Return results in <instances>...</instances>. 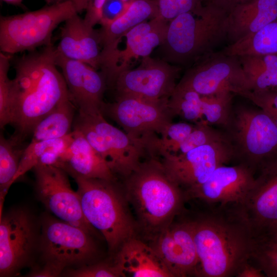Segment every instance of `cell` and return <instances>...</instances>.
Instances as JSON below:
<instances>
[{"mask_svg": "<svg viewBox=\"0 0 277 277\" xmlns=\"http://www.w3.org/2000/svg\"><path fill=\"white\" fill-rule=\"evenodd\" d=\"M198 219L188 221L199 259L196 274L205 277L236 276L248 261L255 241L234 207H209Z\"/></svg>", "mask_w": 277, "mask_h": 277, "instance_id": "6da1fadb", "label": "cell"}, {"mask_svg": "<svg viewBox=\"0 0 277 277\" xmlns=\"http://www.w3.org/2000/svg\"><path fill=\"white\" fill-rule=\"evenodd\" d=\"M55 47L44 46L15 59L12 80L14 109L13 124L21 140L56 106L70 98L62 72L55 63Z\"/></svg>", "mask_w": 277, "mask_h": 277, "instance_id": "7a4b0ae2", "label": "cell"}, {"mask_svg": "<svg viewBox=\"0 0 277 277\" xmlns=\"http://www.w3.org/2000/svg\"><path fill=\"white\" fill-rule=\"evenodd\" d=\"M226 11L203 4L192 11L169 21L164 42L159 46L160 58L181 66L193 65L227 37Z\"/></svg>", "mask_w": 277, "mask_h": 277, "instance_id": "3957f363", "label": "cell"}, {"mask_svg": "<svg viewBox=\"0 0 277 277\" xmlns=\"http://www.w3.org/2000/svg\"><path fill=\"white\" fill-rule=\"evenodd\" d=\"M83 215L88 223L105 238L109 250H119L133 238L134 225L115 181L73 177Z\"/></svg>", "mask_w": 277, "mask_h": 277, "instance_id": "277c9868", "label": "cell"}, {"mask_svg": "<svg viewBox=\"0 0 277 277\" xmlns=\"http://www.w3.org/2000/svg\"><path fill=\"white\" fill-rule=\"evenodd\" d=\"M89 0H67L37 10L0 18V48L12 55L51 44L55 29L71 16L86 10Z\"/></svg>", "mask_w": 277, "mask_h": 277, "instance_id": "5b68a950", "label": "cell"}, {"mask_svg": "<svg viewBox=\"0 0 277 277\" xmlns=\"http://www.w3.org/2000/svg\"><path fill=\"white\" fill-rule=\"evenodd\" d=\"M126 185L142 222L152 229L169 220L180 208L185 196L155 157L142 162L127 177Z\"/></svg>", "mask_w": 277, "mask_h": 277, "instance_id": "8992f818", "label": "cell"}, {"mask_svg": "<svg viewBox=\"0 0 277 277\" xmlns=\"http://www.w3.org/2000/svg\"><path fill=\"white\" fill-rule=\"evenodd\" d=\"M81 132L108 163L116 174L127 177L141 165L147 153L141 140L108 123L102 113L75 116L72 130Z\"/></svg>", "mask_w": 277, "mask_h": 277, "instance_id": "52a82bcc", "label": "cell"}, {"mask_svg": "<svg viewBox=\"0 0 277 277\" xmlns=\"http://www.w3.org/2000/svg\"><path fill=\"white\" fill-rule=\"evenodd\" d=\"M41 236L40 220L27 208L16 207L1 212L0 276L17 274L33 265Z\"/></svg>", "mask_w": 277, "mask_h": 277, "instance_id": "ba28073f", "label": "cell"}, {"mask_svg": "<svg viewBox=\"0 0 277 277\" xmlns=\"http://www.w3.org/2000/svg\"><path fill=\"white\" fill-rule=\"evenodd\" d=\"M40 223L38 254L42 263H54L66 269L91 264L97 249L90 233L50 213L44 214Z\"/></svg>", "mask_w": 277, "mask_h": 277, "instance_id": "9c48e42d", "label": "cell"}, {"mask_svg": "<svg viewBox=\"0 0 277 277\" xmlns=\"http://www.w3.org/2000/svg\"><path fill=\"white\" fill-rule=\"evenodd\" d=\"M176 87L192 90L202 95L225 91L239 95L250 90L239 57L222 51L211 52L194 63Z\"/></svg>", "mask_w": 277, "mask_h": 277, "instance_id": "30bf717a", "label": "cell"}, {"mask_svg": "<svg viewBox=\"0 0 277 277\" xmlns=\"http://www.w3.org/2000/svg\"><path fill=\"white\" fill-rule=\"evenodd\" d=\"M227 126L244 163L253 169L277 157V126L263 110L241 107Z\"/></svg>", "mask_w": 277, "mask_h": 277, "instance_id": "8fae6325", "label": "cell"}, {"mask_svg": "<svg viewBox=\"0 0 277 277\" xmlns=\"http://www.w3.org/2000/svg\"><path fill=\"white\" fill-rule=\"evenodd\" d=\"M181 67L160 58H142L136 68L117 74L108 85L115 92V98L131 96L145 100H168L173 92Z\"/></svg>", "mask_w": 277, "mask_h": 277, "instance_id": "7c38bea8", "label": "cell"}, {"mask_svg": "<svg viewBox=\"0 0 277 277\" xmlns=\"http://www.w3.org/2000/svg\"><path fill=\"white\" fill-rule=\"evenodd\" d=\"M236 155L230 140L197 147L180 155L166 154L160 161L168 177L184 193L205 182L220 166Z\"/></svg>", "mask_w": 277, "mask_h": 277, "instance_id": "4fadbf2b", "label": "cell"}, {"mask_svg": "<svg viewBox=\"0 0 277 277\" xmlns=\"http://www.w3.org/2000/svg\"><path fill=\"white\" fill-rule=\"evenodd\" d=\"M168 100L152 101L131 96L104 102L102 113L120 125L132 138L142 140L153 134L161 135L173 117Z\"/></svg>", "mask_w": 277, "mask_h": 277, "instance_id": "5bb4252c", "label": "cell"}, {"mask_svg": "<svg viewBox=\"0 0 277 277\" xmlns=\"http://www.w3.org/2000/svg\"><path fill=\"white\" fill-rule=\"evenodd\" d=\"M32 170L37 196L48 212L91 234L94 229L83 215L78 194L72 189L68 174L62 168L52 165H36Z\"/></svg>", "mask_w": 277, "mask_h": 277, "instance_id": "9a60e30c", "label": "cell"}, {"mask_svg": "<svg viewBox=\"0 0 277 277\" xmlns=\"http://www.w3.org/2000/svg\"><path fill=\"white\" fill-rule=\"evenodd\" d=\"M260 170L244 201L234 207L255 241L277 224V157L264 163Z\"/></svg>", "mask_w": 277, "mask_h": 277, "instance_id": "2e32d148", "label": "cell"}, {"mask_svg": "<svg viewBox=\"0 0 277 277\" xmlns=\"http://www.w3.org/2000/svg\"><path fill=\"white\" fill-rule=\"evenodd\" d=\"M254 170L245 163L218 167L207 180L184 193L209 207H229L241 204L254 186Z\"/></svg>", "mask_w": 277, "mask_h": 277, "instance_id": "e0dca14e", "label": "cell"}, {"mask_svg": "<svg viewBox=\"0 0 277 277\" xmlns=\"http://www.w3.org/2000/svg\"><path fill=\"white\" fill-rule=\"evenodd\" d=\"M55 60L66 83L70 98L78 112L86 114L102 113L107 86L105 74L86 63L68 58L56 51Z\"/></svg>", "mask_w": 277, "mask_h": 277, "instance_id": "ac0fdd59", "label": "cell"}, {"mask_svg": "<svg viewBox=\"0 0 277 277\" xmlns=\"http://www.w3.org/2000/svg\"><path fill=\"white\" fill-rule=\"evenodd\" d=\"M158 16V0H134L121 16L97 29L102 48L100 70L107 81L114 76L118 68L121 38L135 26Z\"/></svg>", "mask_w": 277, "mask_h": 277, "instance_id": "d6986e66", "label": "cell"}, {"mask_svg": "<svg viewBox=\"0 0 277 277\" xmlns=\"http://www.w3.org/2000/svg\"><path fill=\"white\" fill-rule=\"evenodd\" d=\"M152 247L173 276L196 274L199 259L188 221L164 229Z\"/></svg>", "mask_w": 277, "mask_h": 277, "instance_id": "ffe728a7", "label": "cell"}, {"mask_svg": "<svg viewBox=\"0 0 277 277\" xmlns=\"http://www.w3.org/2000/svg\"><path fill=\"white\" fill-rule=\"evenodd\" d=\"M101 46L97 29L75 14L60 28L56 52L68 58L86 63L100 70Z\"/></svg>", "mask_w": 277, "mask_h": 277, "instance_id": "44dd1931", "label": "cell"}, {"mask_svg": "<svg viewBox=\"0 0 277 277\" xmlns=\"http://www.w3.org/2000/svg\"><path fill=\"white\" fill-rule=\"evenodd\" d=\"M73 138L57 165L73 178L99 179L115 181V174L107 161L82 134L72 130Z\"/></svg>", "mask_w": 277, "mask_h": 277, "instance_id": "7402d4cb", "label": "cell"}, {"mask_svg": "<svg viewBox=\"0 0 277 277\" xmlns=\"http://www.w3.org/2000/svg\"><path fill=\"white\" fill-rule=\"evenodd\" d=\"M277 19V0H252L228 13L227 38L230 44L254 33Z\"/></svg>", "mask_w": 277, "mask_h": 277, "instance_id": "603a6c76", "label": "cell"}, {"mask_svg": "<svg viewBox=\"0 0 277 277\" xmlns=\"http://www.w3.org/2000/svg\"><path fill=\"white\" fill-rule=\"evenodd\" d=\"M169 21L160 16L143 22L134 27L125 35L126 47L120 50L118 68L115 75L129 69L133 58L150 56L154 48L159 47L165 41Z\"/></svg>", "mask_w": 277, "mask_h": 277, "instance_id": "cb8c5ba5", "label": "cell"}, {"mask_svg": "<svg viewBox=\"0 0 277 277\" xmlns=\"http://www.w3.org/2000/svg\"><path fill=\"white\" fill-rule=\"evenodd\" d=\"M115 264L122 276H173L152 247L133 238L122 246Z\"/></svg>", "mask_w": 277, "mask_h": 277, "instance_id": "d4e9b609", "label": "cell"}, {"mask_svg": "<svg viewBox=\"0 0 277 277\" xmlns=\"http://www.w3.org/2000/svg\"><path fill=\"white\" fill-rule=\"evenodd\" d=\"M76 109L70 98L59 103L36 124L30 142L60 138L71 133Z\"/></svg>", "mask_w": 277, "mask_h": 277, "instance_id": "484cf974", "label": "cell"}, {"mask_svg": "<svg viewBox=\"0 0 277 277\" xmlns=\"http://www.w3.org/2000/svg\"><path fill=\"white\" fill-rule=\"evenodd\" d=\"M222 51L236 56L277 54V19L258 31L229 44Z\"/></svg>", "mask_w": 277, "mask_h": 277, "instance_id": "4316f807", "label": "cell"}, {"mask_svg": "<svg viewBox=\"0 0 277 277\" xmlns=\"http://www.w3.org/2000/svg\"><path fill=\"white\" fill-rule=\"evenodd\" d=\"M20 140L14 135L6 138L0 136V205L2 209L4 199L18 171L25 148L19 146Z\"/></svg>", "mask_w": 277, "mask_h": 277, "instance_id": "83f0119b", "label": "cell"}, {"mask_svg": "<svg viewBox=\"0 0 277 277\" xmlns=\"http://www.w3.org/2000/svg\"><path fill=\"white\" fill-rule=\"evenodd\" d=\"M206 104L205 95L176 87L168 101V106L173 116H179L194 124H204L203 117Z\"/></svg>", "mask_w": 277, "mask_h": 277, "instance_id": "f1b7e54d", "label": "cell"}, {"mask_svg": "<svg viewBox=\"0 0 277 277\" xmlns=\"http://www.w3.org/2000/svg\"><path fill=\"white\" fill-rule=\"evenodd\" d=\"M73 138V133L72 131L62 138L30 142L25 148L13 183L27 171L32 169L45 153L50 151L66 149L70 145Z\"/></svg>", "mask_w": 277, "mask_h": 277, "instance_id": "f546056e", "label": "cell"}, {"mask_svg": "<svg viewBox=\"0 0 277 277\" xmlns=\"http://www.w3.org/2000/svg\"><path fill=\"white\" fill-rule=\"evenodd\" d=\"M229 140L228 135L209 125L196 124L191 132L182 142L164 155H180L201 146Z\"/></svg>", "mask_w": 277, "mask_h": 277, "instance_id": "4dcf8cb0", "label": "cell"}, {"mask_svg": "<svg viewBox=\"0 0 277 277\" xmlns=\"http://www.w3.org/2000/svg\"><path fill=\"white\" fill-rule=\"evenodd\" d=\"M11 55L0 52V126L13 124L14 105L12 91V80L8 77Z\"/></svg>", "mask_w": 277, "mask_h": 277, "instance_id": "1f68e13d", "label": "cell"}, {"mask_svg": "<svg viewBox=\"0 0 277 277\" xmlns=\"http://www.w3.org/2000/svg\"><path fill=\"white\" fill-rule=\"evenodd\" d=\"M265 276L277 277V244L256 242L250 259Z\"/></svg>", "mask_w": 277, "mask_h": 277, "instance_id": "d6a6232c", "label": "cell"}, {"mask_svg": "<svg viewBox=\"0 0 277 277\" xmlns=\"http://www.w3.org/2000/svg\"><path fill=\"white\" fill-rule=\"evenodd\" d=\"M239 95L250 100L263 110L277 126L276 91L273 89L246 90Z\"/></svg>", "mask_w": 277, "mask_h": 277, "instance_id": "836d02e7", "label": "cell"}, {"mask_svg": "<svg viewBox=\"0 0 277 277\" xmlns=\"http://www.w3.org/2000/svg\"><path fill=\"white\" fill-rule=\"evenodd\" d=\"M238 57L248 80L264 71L277 69V54L245 55Z\"/></svg>", "mask_w": 277, "mask_h": 277, "instance_id": "e575fe53", "label": "cell"}, {"mask_svg": "<svg viewBox=\"0 0 277 277\" xmlns=\"http://www.w3.org/2000/svg\"><path fill=\"white\" fill-rule=\"evenodd\" d=\"M63 275L71 277H117L122 276L119 268L115 263L90 264L77 268H67Z\"/></svg>", "mask_w": 277, "mask_h": 277, "instance_id": "d590c367", "label": "cell"}, {"mask_svg": "<svg viewBox=\"0 0 277 277\" xmlns=\"http://www.w3.org/2000/svg\"><path fill=\"white\" fill-rule=\"evenodd\" d=\"M204 0H158L159 16L170 21L177 15L192 11L203 5Z\"/></svg>", "mask_w": 277, "mask_h": 277, "instance_id": "8d00e7d4", "label": "cell"}, {"mask_svg": "<svg viewBox=\"0 0 277 277\" xmlns=\"http://www.w3.org/2000/svg\"><path fill=\"white\" fill-rule=\"evenodd\" d=\"M130 3L123 0H105L101 9L98 24L104 25L117 19L126 11Z\"/></svg>", "mask_w": 277, "mask_h": 277, "instance_id": "74e56055", "label": "cell"}, {"mask_svg": "<svg viewBox=\"0 0 277 277\" xmlns=\"http://www.w3.org/2000/svg\"><path fill=\"white\" fill-rule=\"evenodd\" d=\"M66 268L63 265L54 263H44L41 265L33 266L27 274L31 277H56L63 274Z\"/></svg>", "mask_w": 277, "mask_h": 277, "instance_id": "f35d334b", "label": "cell"}, {"mask_svg": "<svg viewBox=\"0 0 277 277\" xmlns=\"http://www.w3.org/2000/svg\"><path fill=\"white\" fill-rule=\"evenodd\" d=\"M130 3L134 0H123ZM105 0H89L84 19L92 27L99 24L101 11Z\"/></svg>", "mask_w": 277, "mask_h": 277, "instance_id": "ab89813d", "label": "cell"}, {"mask_svg": "<svg viewBox=\"0 0 277 277\" xmlns=\"http://www.w3.org/2000/svg\"><path fill=\"white\" fill-rule=\"evenodd\" d=\"M235 276L263 277L265 275L260 268L249 260L240 267Z\"/></svg>", "mask_w": 277, "mask_h": 277, "instance_id": "60d3db41", "label": "cell"}, {"mask_svg": "<svg viewBox=\"0 0 277 277\" xmlns=\"http://www.w3.org/2000/svg\"><path fill=\"white\" fill-rule=\"evenodd\" d=\"M252 0H204V4H208L219 7L227 13L237 5Z\"/></svg>", "mask_w": 277, "mask_h": 277, "instance_id": "b9f144b4", "label": "cell"}, {"mask_svg": "<svg viewBox=\"0 0 277 277\" xmlns=\"http://www.w3.org/2000/svg\"><path fill=\"white\" fill-rule=\"evenodd\" d=\"M256 242H265L277 244V224L272 227Z\"/></svg>", "mask_w": 277, "mask_h": 277, "instance_id": "7bdbcfd3", "label": "cell"}, {"mask_svg": "<svg viewBox=\"0 0 277 277\" xmlns=\"http://www.w3.org/2000/svg\"><path fill=\"white\" fill-rule=\"evenodd\" d=\"M5 3L13 5L14 6H19L22 5L23 0H2Z\"/></svg>", "mask_w": 277, "mask_h": 277, "instance_id": "ee69618b", "label": "cell"}, {"mask_svg": "<svg viewBox=\"0 0 277 277\" xmlns=\"http://www.w3.org/2000/svg\"><path fill=\"white\" fill-rule=\"evenodd\" d=\"M48 2H54V3L61 2L67 0H47Z\"/></svg>", "mask_w": 277, "mask_h": 277, "instance_id": "f6af8a7d", "label": "cell"}, {"mask_svg": "<svg viewBox=\"0 0 277 277\" xmlns=\"http://www.w3.org/2000/svg\"><path fill=\"white\" fill-rule=\"evenodd\" d=\"M272 89H273V90H275V91H277V86H276V87Z\"/></svg>", "mask_w": 277, "mask_h": 277, "instance_id": "bcb514c9", "label": "cell"}]
</instances>
